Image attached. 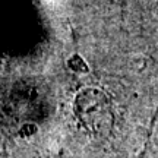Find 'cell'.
Returning a JSON list of instances; mask_svg holds the SVG:
<instances>
[{
	"label": "cell",
	"mask_w": 158,
	"mask_h": 158,
	"mask_svg": "<svg viewBox=\"0 0 158 158\" xmlns=\"http://www.w3.org/2000/svg\"><path fill=\"white\" fill-rule=\"evenodd\" d=\"M75 122L86 135L107 139L116 126V108L111 95L98 85H84L72 101Z\"/></svg>",
	"instance_id": "cell-1"
},
{
	"label": "cell",
	"mask_w": 158,
	"mask_h": 158,
	"mask_svg": "<svg viewBox=\"0 0 158 158\" xmlns=\"http://www.w3.org/2000/svg\"><path fill=\"white\" fill-rule=\"evenodd\" d=\"M3 111L9 122L18 126L19 133H31L48 114V102L43 88L28 79L10 86L3 102Z\"/></svg>",
	"instance_id": "cell-2"
},
{
	"label": "cell",
	"mask_w": 158,
	"mask_h": 158,
	"mask_svg": "<svg viewBox=\"0 0 158 158\" xmlns=\"http://www.w3.org/2000/svg\"><path fill=\"white\" fill-rule=\"evenodd\" d=\"M155 122H157V114H154L152 118H151V123H149V129L147 132V138L142 143L141 149L130 158H148V154H149V149H151V139H152V133H154V127H155Z\"/></svg>",
	"instance_id": "cell-3"
}]
</instances>
